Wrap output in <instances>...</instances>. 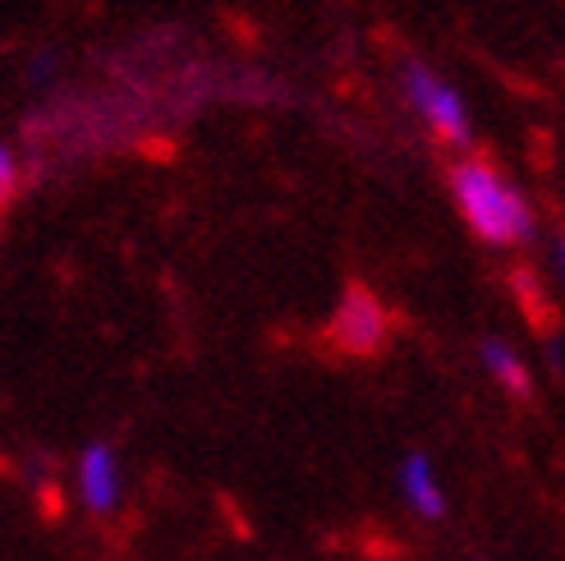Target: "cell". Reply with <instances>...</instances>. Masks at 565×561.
I'll return each mask as SVG.
<instances>
[{
  "instance_id": "1",
  "label": "cell",
  "mask_w": 565,
  "mask_h": 561,
  "mask_svg": "<svg viewBox=\"0 0 565 561\" xmlns=\"http://www.w3.org/2000/svg\"><path fill=\"white\" fill-rule=\"evenodd\" d=\"M450 193H456V208L478 240L501 248V244H524L533 235L529 203L497 166L478 161V157H460L450 166Z\"/></svg>"
},
{
  "instance_id": "2",
  "label": "cell",
  "mask_w": 565,
  "mask_h": 561,
  "mask_svg": "<svg viewBox=\"0 0 565 561\" xmlns=\"http://www.w3.org/2000/svg\"><path fill=\"white\" fill-rule=\"evenodd\" d=\"M405 97L414 106V116H423V125H428L441 144L450 148H469V116H465V102L460 93L450 88L446 78H437L428 65L409 61L405 65Z\"/></svg>"
},
{
  "instance_id": "3",
  "label": "cell",
  "mask_w": 565,
  "mask_h": 561,
  "mask_svg": "<svg viewBox=\"0 0 565 561\" xmlns=\"http://www.w3.org/2000/svg\"><path fill=\"white\" fill-rule=\"evenodd\" d=\"M386 336H391V318H386L382 299L363 286H350L331 318V341L345 354H377L386 346Z\"/></svg>"
},
{
  "instance_id": "4",
  "label": "cell",
  "mask_w": 565,
  "mask_h": 561,
  "mask_svg": "<svg viewBox=\"0 0 565 561\" xmlns=\"http://www.w3.org/2000/svg\"><path fill=\"white\" fill-rule=\"evenodd\" d=\"M78 497L83 507L93 516H110L120 501V465H116V452L106 442H93L83 446L78 456Z\"/></svg>"
},
{
  "instance_id": "5",
  "label": "cell",
  "mask_w": 565,
  "mask_h": 561,
  "mask_svg": "<svg viewBox=\"0 0 565 561\" xmlns=\"http://www.w3.org/2000/svg\"><path fill=\"white\" fill-rule=\"evenodd\" d=\"M401 493H405V501H409L414 516H423V520H441V516H446L441 479H437L433 461L423 456V452H409V456L401 461Z\"/></svg>"
},
{
  "instance_id": "6",
  "label": "cell",
  "mask_w": 565,
  "mask_h": 561,
  "mask_svg": "<svg viewBox=\"0 0 565 561\" xmlns=\"http://www.w3.org/2000/svg\"><path fill=\"white\" fill-rule=\"evenodd\" d=\"M478 354H483V369H488L505 391H511L515 401H529V396H533V373L524 369V359H520L511 346H505V341H492V336H488V341L478 346Z\"/></svg>"
},
{
  "instance_id": "7",
  "label": "cell",
  "mask_w": 565,
  "mask_h": 561,
  "mask_svg": "<svg viewBox=\"0 0 565 561\" xmlns=\"http://www.w3.org/2000/svg\"><path fill=\"white\" fill-rule=\"evenodd\" d=\"M14 180H19V161H14L10 148H0V199L14 189Z\"/></svg>"
},
{
  "instance_id": "8",
  "label": "cell",
  "mask_w": 565,
  "mask_h": 561,
  "mask_svg": "<svg viewBox=\"0 0 565 561\" xmlns=\"http://www.w3.org/2000/svg\"><path fill=\"white\" fill-rule=\"evenodd\" d=\"M556 272H561V280H565V240H556Z\"/></svg>"
}]
</instances>
